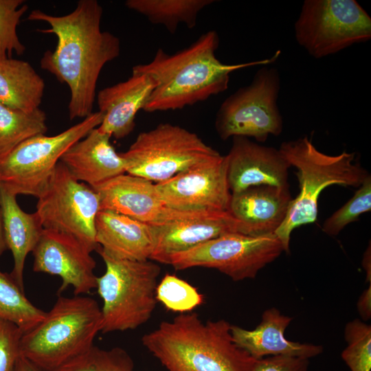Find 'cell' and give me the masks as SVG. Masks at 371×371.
Segmentation results:
<instances>
[{
  "label": "cell",
  "mask_w": 371,
  "mask_h": 371,
  "mask_svg": "<svg viewBox=\"0 0 371 371\" xmlns=\"http://www.w3.org/2000/svg\"><path fill=\"white\" fill-rule=\"evenodd\" d=\"M102 14L98 1L80 0L71 12L63 16L35 9L27 16L30 21L48 23L49 28L36 30L57 38L55 49L44 53L40 66L69 88L70 120L84 119L92 113L100 74L120 54L119 38L100 28Z\"/></svg>",
  "instance_id": "cell-1"
},
{
  "label": "cell",
  "mask_w": 371,
  "mask_h": 371,
  "mask_svg": "<svg viewBox=\"0 0 371 371\" xmlns=\"http://www.w3.org/2000/svg\"><path fill=\"white\" fill-rule=\"evenodd\" d=\"M219 43L217 32L209 30L183 49L169 54L159 48L151 61L135 65L132 72L148 76L155 85L143 110L172 111L203 102L227 89L231 73L273 63L280 54L278 51L261 60L225 64L216 56Z\"/></svg>",
  "instance_id": "cell-2"
},
{
  "label": "cell",
  "mask_w": 371,
  "mask_h": 371,
  "mask_svg": "<svg viewBox=\"0 0 371 371\" xmlns=\"http://www.w3.org/2000/svg\"><path fill=\"white\" fill-rule=\"evenodd\" d=\"M231 325L180 313L146 333L142 342L167 371H253L257 359L234 343Z\"/></svg>",
  "instance_id": "cell-3"
},
{
  "label": "cell",
  "mask_w": 371,
  "mask_h": 371,
  "mask_svg": "<svg viewBox=\"0 0 371 371\" xmlns=\"http://www.w3.org/2000/svg\"><path fill=\"white\" fill-rule=\"evenodd\" d=\"M296 173L300 192L292 199L286 216L275 235L289 253L291 234L301 225L314 223L318 214V200L328 186L339 185L359 187L370 175L355 161V153L337 155L325 154L306 135L282 142L278 148Z\"/></svg>",
  "instance_id": "cell-4"
},
{
  "label": "cell",
  "mask_w": 371,
  "mask_h": 371,
  "mask_svg": "<svg viewBox=\"0 0 371 371\" xmlns=\"http://www.w3.org/2000/svg\"><path fill=\"white\" fill-rule=\"evenodd\" d=\"M101 328V308L96 300L58 295L45 317L23 333L21 355L45 371H56L87 352Z\"/></svg>",
  "instance_id": "cell-5"
},
{
  "label": "cell",
  "mask_w": 371,
  "mask_h": 371,
  "mask_svg": "<svg viewBox=\"0 0 371 371\" xmlns=\"http://www.w3.org/2000/svg\"><path fill=\"white\" fill-rule=\"evenodd\" d=\"M106 270L97 277L102 333L134 330L151 317L157 300L156 289L161 268L151 260H132L111 256L96 250Z\"/></svg>",
  "instance_id": "cell-6"
},
{
  "label": "cell",
  "mask_w": 371,
  "mask_h": 371,
  "mask_svg": "<svg viewBox=\"0 0 371 371\" xmlns=\"http://www.w3.org/2000/svg\"><path fill=\"white\" fill-rule=\"evenodd\" d=\"M120 154L126 163V173L157 183L221 155L197 134L170 123L140 133Z\"/></svg>",
  "instance_id": "cell-7"
},
{
  "label": "cell",
  "mask_w": 371,
  "mask_h": 371,
  "mask_svg": "<svg viewBox=\"0 0 371 371\" xmlns=\"http://www.w3.org/2000/svg\"><path fill=\"white\" fill-rule=\"evenodd\" d=\"M104 115L92 112L81 122L56 135L32 137L0 159V186L15 195L41 192L62 155L74 144L98 127Z\"/></svg>",
  "instance_id": "cell-8"
},
{
  "label": "cell",
  "mask_w": 371,
  "mask_h": 371,
  "mask_svg": "<svg viewBox=\"0 0 371 371\" xmlns=\"http://www.w3.org/2000/svg\"><path fill=\"white\" fill-rule=\"evenodd\" d=\"M280 75L274 67H263L251 82L229 95L216 115L215 128L219 137H253L265 142L270 135L278 136L283 120L278 106Z\"/></svg>",
  "instance_id": "cell-9"
},
{
  "label": "cell",
  "mask_w": 371,
  "mask_h": 371,
  "mask_svg": "<svg viewBox=\"0 0 371 371\" xmlns=\"http://www.w3.org/2000/svg\"><path fill=\"white\" fill-rule=\"evenodd\" d=\"M297 43L315 58L371 38V18L355 0H305L294 25Z\"/></svg>",
  "instance_id": "cell-10"
},
{
  "label": "cell",
  "mask_w": 371,
  "mask_h": 371,
  "mask_svg": "<svg viewBox=\"0 0 371 371\" xmlns=\"http://www.w3.org/2000/svg\"><path fill=\"white\" fill-rule=\"evenodd\" d=\"M36 214L43 229L69 234L91 253L95 242V219L100 210L97 192L76 180L60 161L37 197Z\"/></svg>",
  "instance_id": "cell-11"
},
{
  "label": "cell",
  "mask_w": 371,
  "mask_h": 371,
  "mask_svg": "<svg viewBox=\"0 0 371 371\" xmlns=\"http://www.w3.org/2000/svg\"><path fill=\"white\" fill-rule=\"evenodd\" d=\"M283 251V245L275 234L255 236L228 233L171 256L168 265L177 270L214 269L234 281H241L254 278Z\"/></svg>",
  "instance_id": "cell-12"
},
{
  "label": "cell",
  "mask_w": 371,
  "mask_h": 371,
  "mask_svg": "<svg viewBox=\"0 0 371 371\" xmlns=\"http://www.w3.org/2000/svg\"><path fill=\"white\" fill-rule=\"evenodd\" d=\"M156 189L168 207L181 211H227L231 198L227 160L221 155L196 164L157 183Z\"/></svg>",
  "instance_id": "cell-13"
},
{
  "label": "cell",
  "mask_w": 371,
  "mask_h": 371,
  "mask_svg": "<svg viewBox=\"0 0 371 371\" xmlns=\"http://www.w3.org/2000/svg\"><path fill=\"white\" fill-rule=\"evenodd\" d=\"M32 254L34 271L61 278L58 295L69 286L73 287L74 295L89 293L96 288V262L91 252L75 237L43 229Z\"/></svg>",
  "instance_id": "cell-14"
},
{
  "label": "cell",
  "mask_w": 371,
  "mask_h": 371,
  "mask_svg": "<svg viewBox=\"0 0 371 371\" xmlns=\"http://www.w3.org/2000/svg\"><path fill=\"white\" fill-rule=\"evenodd\" d=\"M92 188L99 195L100 210L114 211L150 225L177 221L207 212L172 209L161 199L155 184L128 173Z\"/></svg>",
  "instance_id": "cell-15"
},
{
  "label": "cell",
  "mask_w": 371,
  "mask_h": 371,
  "mask_svg": "<svg viewBox=\"0 0 371 371\" xmlns=\"http://www.w3.org/2000/svg\"><path fill=\"white\" fill-rule=\"evenodd\" d=\"M227 155V176L230 191L259 186L289 187L291 167L279 149L260 145L241 136L232 137Z\"/></svg>",
  "instance_id": "cell-16"
},
{
  "label": "cell",
  "mask_w": 371,
  "mask_h": 371,
  "mask_svg": "<svg viewBox=\"0 0 371 371\" xmlns=\"http://www.w3.org/2000/svg\"><path fill=\"white\" fill-rule=\"evenodd\" d=\"M153 227L155 245L150 260L168 265L171 256L223 234H245L242 223L228 211L204 212L188 218Z\"/></svg>",
  "instance_id": "cell-17"
},
{
  "label": "cell",
  "mask_w": 371,
  "mask_h": 371,
  "mask_svg": "<svg viewBox=\"0 0 371 371\" xmlns=\"http://www.w3.org/2000/svg\"><path fill=\"white\" fill-rule=\"evenodd\" d=\"M292 200L289 187L259 186L232 192L228 212L242 223L245 234H275Z\"/></svg>",
  "instance_id": "cell-18"
},
{
  "label": "cell",
  "mask_w": 371,
  "mask_h": 371,
  "mask_svg": "<svg viewBox=\"0 0 371 371\" xmlns=\"http://www.w3.org/2000/svg\"><path fill=\"white\" fill-rule=\"evenodd\" d=\"M155 86L148 76L132 72L125 81L101 89L97 102L104 117L98 130L115 139L128 136L135 128L137 112L144 109Z\"/></svg>",
  "instance_id": "cell-19"
},
{
  "label": "cell",
  "mask_w": 371,
  "mask_h": 371,
  "mask_svg": "<svg viewBox=\"0 0 371 371\" xmlns=\"http://www.w3.org/2000/svg\"><path fill=\"white\" fill-rule=\"evenodd\" d=\"M293 318L284 315L276 308L265 310L260 323L253 330L231 325L234 343L256 359L269 356H291L304 359L323 352L322 345L293 341L284 333Z\"/></svg>",
  "instance_id": "cell-20"
},
{
  "label": "cell",
  "mask_w": 371,
  "mask_h": 371,
  "mask_svg": "<svg viewBox=\"0 0 371 371\" xmlns=\"http://www.w3.org/2000/svg\"><path fill=\"white\" fill-rule=\"evenodd\" d=\"M111 136L97 128L74 144L60 161L78 181L91 187L126 173V163L110 143Z\"/></svg>",
  "instance_id": "cell-21"
},
{
  "label": "cell",
  "mask_w": 371,
  "mask_h": 371,
  "mask_svg": "<svg viewBox=\"0 0 371 371\" xmlns=\"http://www.w3.org/2000/svg\"><path fill=\"white\" fill-rule=\"evenodd\" d=\"M95 242L105 254L120 259L150 260L155 238L153 225L120 213L101 210L95 219Z\"/></svg>",
  "instance_id": "cell-22"
},
{
  "label": "cell",
  "mask_w": 371,
  "mask_h": 371,
  "mask_svg": "<svg viewBox=\"0 0 371 371\" xmlns=\"http://www.w3.org/2000/svg\"><path fill=\"white\" fill-rule=\"evenodd\" d=\"M1 222L5 243L12 252V278L23 291V271L27 256L32 252L43 230L34 212L27 213L19 205L16 195L0 186Z\"/></svg>",
  "instance_id": "cell-23"
},
{
  "label": "cell",
  "mask_w": 371,
  "mask_h": 371,
  "mask_svg": "<svg viewBox=\"0 0 371 371\" xmlns=\"http://www.w3.org/2000/svg\"><path fill=\"white\" fill-rule=\"evenodd\" d=\"M45 82L27 61L0 58V102L24 112L39 108Z\"/></svg>",
  "instance_id": "cell-24"
},
{
  "label": "cell",
  "mask_w": 371,
  "mask_h": 371,
  "mask_svg": "<svg viewBox=\"0 0 371 371\" xmlns=\"http://www.w3.org/2000/svg\"><path fill=\"white\" fill-rule=\"evenodd\" d=\"M214 0H127L125 5L145 16L151 23L161 25L174 34L180 24L196 25L199 12Z\"/></svg>",
  "instance_id": "cell-25"
},
{
  "label": "cell",
  "mask_w": 371,
  "mask_h": 371,
  "mask_svg": "<svg viewBox=\"0 0 371 371\" xmlns=\"http://www.w3.org/2000/svg\"><path fill=\"white\" fill-rule=\"evenodd\" d=\"M47 116L40 108L24 112L0 102V159L25 140L48 131Z\"/></svg>",
  "instance_id": "cell-26"
},
{
  "label": "cell",
  "mask_w": 371,
  "mask_h": 371,
  "mask_svg": "<svg viewBox=\"0 0 371 371\" xmlns=\"http://www.w3.org/2000/svg\"><path fill=\"white\" fill-rule=\"evenodd\" d=\"M46 312L34 306L10 273L0 271V319L16 325L23 333L37 325Z\"/></svg>",
  "instance_id": "cell-27"
},
{
  "label": "cell",
  "mask_w": 371,
  "mask_h": 371,
  "mask_svg": "<svg viewBox=\"0 0 371 371\" xmlns=\"http://www.w3.org/2000/svg\"><path fill=\"white\" fill-rule=\"evenodd\" d=\"M56 371H135V366L124 349L115 347L105 350L93 345Z\"/></svg>",
  "instance_id": "cell-28"
},
{
  "label": "cell",
  "mask_w": 371,
  "mask_h": 371,
  "mask_svg": "<svg viewBox=\"0 0 371 371\" xmlns=\"http://www.w3.org/2000/svg\"><path fill=\"white\" fill-rule=\"evenodd\" d=\"M344 338L347 346L341 357L350 371H370L371 326L354 319L346 324Z\"/></svg>",
  "instance_id": "cell-29"
},
{
  "label": "cell",
  "mask_w": 371,
  "mask_h": 371,
  "mask_svg": "<svg viewBox=\"0 0 371 371\" xmlns=\"http://www.w3.org/2000/svg\"><path fill=\"white\" fill-rule=\"evenodd\" d=\"M156 298L168 310L180 313L190 312L203 302V295L194 286L169 273L158 282Z\"/></svg>",
  "instance_id": "cell-30"
},
{
  "label": "cell",
  "mask_w": 371,
  "mask_h": 371,
  "mask_svg": "<svg viewBox=\"0 0 371 371\" xmlns=\"http://www.w3.org/2000/svg\"><path fill=\"white\" fill-rule=\"evenodd\" d=\"M28 6L23 0H0V58L22 55L25 46L21 42L16 27Z\"/></svg>",
  "instance_id": "cell-31"
},
{
  "label": "cell",
  "mask_w": 371,
  "mask_h": 371,
  "mask_svg": "<svg viewBox=\"0 0 371 371\" xmlns=\"http://www.w3.org/2000/svg\"><path fill=\"white\" fill-rule=\"evenodd\" d=\"M371 210V177L368 175L358 187L353 196L325 220L322 231L329 236H337L348 224Z\"/></svg>",
  "instance_id": "cell-32"
},
{
  "label": "cell",
  "mask_w": 371,
  "mask_h": 371,
  "mask_svg": "<svg viewBox=\"0 0 371 371\" xmlns=\"http://www.w3.org/2000/svg\"><path fill=\"white\" fill-rule=\"evenodd\" d=\"M23 332L14 324L0 319V371H12L21 355Z\"/></svg>",
  "instance_id": "cell-33"
},
{
  "label": "cell",
  "mask_w": 371,
  "mask_h": 371,
  "mask_svg": "<svg viewBox=\"0 0 371 371\" xmlns=\"http://www.w3.org/2000/svg\"><path fill=\"white\" fill-rule=\"evenodd\" d=\"M310 361L291 356H269L257 359L253 371H308Z\"/></svg>",
  "instance_id": "cell-34"
},
{
  "label": "cell",
  "mask_w": 371,
  "mask_h": 371,
  "mask_svg": "<svg viewBox=\"0 0 371 371\" xmlns=\"http://www.w3.org/2000/svg\"><path fill=\"white\" fill-rule=\"evenodd\" d=\"M357 308L363 321H368L371 318V284L365 289L359 296Z\"/></svg>",
  "instance_id": "cell-35"
},
{
  "label": "cell",
  "mask_w": 371,
  "mask_h": 371,
  "mask_svg": "<svg viewBox=\"0 0 371 371\" xmlns=\"http://www.w3.org/2000/svg\"><path fill=\"white\" fill-rule=\"evenodd\" d=\"M12 371H45L20 355Z\"/></svg>",
  "instance_id": "cell-36"
},
{
  "label": "cell",
  "mask_w": 371,
  "mask_h": 371,
  "mask_svg": "<svg viewBox=\"0 0 371 371\" xmlns=\"http://www.w3.org/2000/svg\"><path fill=\"white\" fill-rule=\"evenodd\" d=\"M362 266L366 273V281L371 284V250L370 244L367 247L363 255Z\"/></svg>",
  "instance_id": "cell-37"
},
{
  "label": "cell",
  "mask_w": 371,
  "mask_h": 371,
  "mask_svg": "<svg viewBox=\"0 0 371 371\" xmlns=\"http://www.w3.org/2000/svg\"><path fill=\"white\" fill-rule=\"evenodd\" d=\"M7 247L5 243L2 222H1V202H0V256L7 250Z\"/></svg>",
  "instance_id": "cell-38"
}]
</instances>
